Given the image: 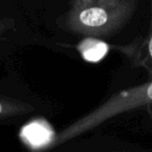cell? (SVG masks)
<instances>
[{
	"instance_id": "cell-1",
	"label": "cell",
	"mask_w": 152,
	"mask_h": 152,
	"mask_svg": "<svg viewBox=\"0 0 152 152\" xmlns=\"http://www.w3.org/2000/svg\"><path fill=\"white\" fill-rule=\"evenodd\" d=\"M137 5L139 0H73L57 23L86 38H112L129 23Z\"/></svg>"
},
{
	"instance_id": "cell-2",
	"label": "cell",
	"mask_w": 152,
	"mask_h": 152,
	"mask_svg": "<svg viewBox=\"0 0 152 152\" xmlns=\"http://www.w3.org/2000/svg\"><path fill=\"white\" fill-rule=\"evenodd\" d=\"M152 104V78L137 87L115 93L99 106L59 131L51 141V147H56L85 132L98 127L105 121L124 113Z\"/></svg>"
},
{
	"instance_id": "cell-3",
	"label": "cell",
	"mask_w": 152,
	"mask_h": 152,
	"mask_svg": "<svg viewBox=\"0 0 152 152\" xmlns=\"http://www.w3.org/2000/svg\"><path fill=\"white\" fill-rule=\"evenodd\" d=\"M114 49L120 51L130 64V67L144 69L149 79L152 78V0L147 34L144 37L133 39L127 44L114 46Z\"/></svg>"
},
{
	"instance_id": "cell-4",
	"label": "cell",
	"mask_w": 152,
	"mask_h": 152,
	"mask_svg": "<svg viewBox=\"0 0 152 152\" xmlns=\"http://www.w3.org/2000/svg\"><path fill=\"white\" fill-rule=\"evenodd\" d=\"M34 110V107L27 102L0 95V120L23 116Z\"/></svg>"
},
{
	"instance_id": "cell-5",
	"label": "cell",
	"mask_w": 152,
	"mask_h": 152,
	"mask_svg": "<svg viewBox=\"0 0 152 152\" xmlns=\"http://www.w3.org/2000/svg\"><path fill=\"white\" fill-rule=\"evenodd\" d=\"M80 44L79 51L83 58L89 61H97L102 58L107 50L106 45L97 38H87Z\"/></svg>"
},
{
	"instance_id": "cell-6",
	"label": "cell",
	"mask_w": 152,
	"mask_h": 152,
	"mask_svg": "<svg viewBox=\"0 0 152 152\" xmlns=\"http://www.w3.org/2000/svg\"><path fill=\"white\" fill-rule=\"evenodd\" d=\"M15 27V21L12 18H0V40L9 30Z\"/></svg>"
}]
</instances>
